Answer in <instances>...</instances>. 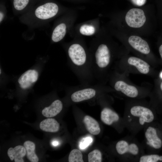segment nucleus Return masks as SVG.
Instances as JSON below:
<instances>
[{"instance_id":"ddd939ff","label":"nucleus","mask_w":162,"mask_h":162,"mask_svg":"<svg viewBox=\"0 0 162 162\" xmlns=\"http://www.w3.org/2000/svg\"><path fill=\"white\" fill-rule=\"evenodd\" d=\"M100 119L105 124L108 125L118 122L119 117L118 114L110 107H105L100 113Z\"/></svg>"},{"instance_id":"c85d7f7f","label":"nucleus","mask_w":162,"mask_h":162,"mask_svg":"<svg viewBox=\"0 0 162 162\" xmlns=\"http://www.w3.org/2000/svg\"><path fill=\"white\" fill-rule=\"evenodd\" d=\"M4 17V14L2 12H0V22H1L2 21Z\"/></svg>"},{"instance_id":"7ed1b4c3","label":"nucleus","mask_w":162,"mask_h":162,"mask_svg":"<svg viewBox=\"0 0 162 162\" xmlns=\"http://www.w3.org/2000/svg\"><path fill=\"white\" fill-rule=\"evenodd\" d=\"M149 13L141 8H131L116 17V27L141 36L148 35Z\"/></svg>"},{"instance_id":"1a4fd4ad","label":"nucleus","mask_w":162,"mask_h":162,"mask_svg":"<svg viewBox=\"0 0 162 162\" xmlns=\"http://www.w3.org/2000/svg\"><path fill=\"white\" fill-rule=\"evenodd\" d=\"M58 11V7L55 3L48 2L38 7L35 10V14L38 18L46 20L56 16Z\"/></svg>"},{"instance_id":"423d86ee","label":"nucleus","mask_w":162,"mask_h":162,"mask_svg":"<svg viewBox=\"0 0 162 162\" xmlns=\"http://www.w3.org/2000/svg\"><path fill=\"white\" fill-rule=\"evenodd\" d=\"M113 69L126 75L130 74L152 76L154 74L152 66L143 59L135 56L125 54L115 62Z\"/></svg>"},{"instance_id":"f3484780","label":"nucleus","mask_w":162,"mask_h":162,"mask_svg":"<svg viewBox=\"0 0 162 162\" xmlns=\"http://www.w3.org/2000/svg\"><path fill=\"white\" fill-rule=\"evenodd\" d=\"M84 123L88 131L92 134L97 135L100 131V128L98 122L91 116L86 115L83 119Z\"/></svg>"},{"instance_id":"bb28decb","label":"nucleus","mask_w":162,"mask_h":162,"mask_svg":"<svg viewBox=\"0 0 162 162\" xmlns=\"http://www.w3.org/2000/svg\"><path fill=\"white\" fill-rule=\"evenodd\" d=\"M52 145L54 146H56L59 144V142L56 140H53L51 142Z\"/></svg>"},{"instance_id":"2eb2a0df","label":"nucleus","mask_w":162,"mask_h":162,"mask_svg":"<svg viewBox=\"0 0 162 162\" xmlns=\"http://www.w3.org/2000/svg\"><path fill=\"white\" fill-rule=\"evenodd\" d=\"M26 152L24 146L18 145L14 148L10 147L8 151L7 154L11 160H14L15 162H24L23 158Z\"/></svg>"},{"instance_id":"c756f323","label":"nucleus","mask_w":162,"mask_h":162,"mask_svg":"<svg viewBox=\"0 0 162 162\" xmlns=\"http://www.w3.org/2000/svg\"><path fill=\"white\" fill-rule=\"evenodd\" d=\"M159 86L160 91L162 92V81L160 83Z\"/></svg>"},{"instance_id":"f8f14e48","label":"nucleus","mask_w":162,"mask_h":162,"mask_svg":"<svg viewBox=\"0 0 162 162\" xmlns=\"http://www.w3.org/2000/svg\"><path fill=\"white\" fill-rule=\"evenodd\" d=\"M147 143L156 149L160 148L162 146V141L158 137L156 129L152 126L148 127L145 132Z\"/></svg>"},{"instance_id":"b1692460","label":"nucleus","mask_w":162,"mask_h":162,"mask_svg":"<svg viewBox=\"0 0 162 162\" xmlns=\"http://www.w3.org/2000/svg\"><path fill=\"white\" fill-rule=\"evenodd\" d=\"M29 1V0H14V7L17 10H22L27 6Z\"/></svg>"},{"instance_id":"f257e3e1","label":"nucleus","mask_w":162,"mask_h":162,"mask_svg":"<svg viewBox=\"0 0 162 162\" xmlns=\"http://www.w3.org/2000/svg\"><path fill=\"white\" fill-rule=\"evenodd\" d=\"M106 37L96 41L89 50L94 79L98 83L108 82L112 65L123 55L129 52L122 45L120 46L111 38Z\"/></svg>"},{"instance_id":"6e6552de","label":"nucleus","mask_w":162,"mask_h":162,"mask_svg":"<svg viewBox=\"0 0 162 162\" xmlns=\"http://www.w3.org/2000/svg\"><path fill=\"white\" fill-rule=\"evenodd\" d=\"M128 104V108L130 114L133 116L138 118L139 122L141 125L153 121L154 116L152 110L142 103L131 102Z\"/></svg>"},{"instance_id":"393cba45","label":"nucleus","mask_w":162,"mask_h":162,"mask_svg":"<svg viewBox=\"0 0 162 162\" xmlns=\"http://www.w3.org/2000/svg\"><path fill=\"white\" fill-rule=\"evenodd\" d=\"M93 141L92 138L90 136H87L83 138L80 142L79 147L80 149L86 148L91 144Z\"/></svg>"},{"instance_id":"aec40b11","label":"nucleus","mask_w":162,"mask_h":162,"mask_svg":"<svg viewBox=\"0 0 162 162\" xmlns=\"http://www.w3.org/2000/svg\"><path fill=\"white\" fill-rule=\"evenodd\" d=\"M24 146L26 152L27 157L28 160L31 162H38L39 158L34 152L35 144L33 142L28 140L24 143Z\"/></svg>"},{"instance_id":"412c9836","label":"nucleus","mask_w":162,"mask_h":162,"mask_svg":"<svg viewBox=\"0 0 162 162\" xmlns=\"http://www.w3.org/2000/svg\"><path fill=\"white\" fill-rule=\"evenodd\" d=\"M69 162H83V156L79 150L74 149L70 152L68 157Z\"/></svg>"},{"instance_id":"20e7f679","label":"nucleus","mask_w":162,"mask_h":162,"mask_svg":"<svg viewBox=\"0 0 162 162\" xmlns=\"http://www.w3.org/2000/svg\"><path fill=\"white\" fill-rule=\"evenodd\" d=\"M127 75L113 69L111 70L108 82L113 91L128 98L138 99L149 95L150 94L149 83L138 86L129 80Z\"/></svg>"},{"instance_id":"39448f33","label":"nucleus","mask_w":162,"mask_h":162,"mask_svg":"<svg viewBox=\"0 0 162 162\" xmlns=\"http://www.w3.org/2000/svg\"><path fill=\"white\" fill-rule=\"evenodd\" d=\"M112 32L129 52L146 60L152 66L154 64V59L149 43L142 36L118 27Z\"/></svg>"},{"instance_id":"4be33fe9","label":"nucleus","mask_w":162,"mask_h":162,"mask_svg":"<svg viewBox=\"0 0 162 162\" xmlns=\"http://www.w3.org/2000/svg\"><path fill=\"white\" fill-rule=\"evenodd\" d=\"M89 162H101L102 161V154L100 151L98 149H94L88 154Z\"/></svg>"},{"instance_id":"5701e85b","label":"nucleus","mask_w":162,"mask_h":162,"mask_svg":"<svg viewBox=\"0 0 162 162\" xmlns=\"http://www.w3.org/2000/svg\"><path fill=\"white\" fill-rule=\"evenodd\" d=\"M162 160V156L156 154H151L141 156L140 159V162H156Z\"/></svg>"},{"instance_id":"a878e982","label":"nucleus","mask_w":162,"mask_h":162,"mask_svg":"<svg viewBox=\"0 0 162 162\" xmlns=\"http://www.w3.org/2000/svg\"><path fill=\"white\" fill-rule=\"evenodd\" d=\"M131 1L134 5L138 6H141L146 3V0H131Z\"/></svg>"},{"instance_id":"cd10ccee","label":"nucleus","mask_w":162,"mask_h":162,"mask_svg":"<svg viewBox=\"0 0 162 162\" xmlns=\"http://www.w3.org/2000/svg\"><path fill=\"white\" fill-rule=\"evenodd\" d=\"M158 50L161 58L162 60V44L159 46Z\"/></svg>"},{"instance_id":"4468645a","label":"nucleus","mask_w":162,"mask_h":162,"mask_svg":"<svg viewBox=\"0 0 162 162\" xmlns=\"http://www.w3.org/2000/svg\"><path fill=\"white\" fill-rule=\"evenodd\" d=\"M62 102L59 100L53 101L49 106L45 107L42 111L43 116L47 118L53 117L59 114L63 108Z\"/></svg>"},{"instance_id":"a211bd4d","label":"nucleus","mask_w":162,"mask_h":162,"mask_svg":"<svg viewBox=\"0 0 162 162\" xmlns=\"http://www.w3.org/2000/svg\"><path fill=\"white\" fill-rule=\"evenodd\" d=\"M98 25L92 22L84 23L80 25L78 32L81 35L91 36L95 34L98 31Z\"/></svg>"},{"instance_id":"dca6fc26","label":"nucleus","mask_w":162,"mask_h":162,"mask_svg":"<svg viewBox=\"0 0 162 162\" xmlns=\"http://www.w3.org/2000/svg\"><path fill=\"white\" fill-rule=\"evenodd\" d=\"M40 128L43 131L52 133L56 132L59 129V124L55 119L48 118L41 121Z\"/></svg>"},{"instance_id":"0eeeda50","label":"nucleus","mask_w":162,"mask_h":162,"mask_svg":"<svg viewBox=\"0 0 162 162\" xmlns=\"http://www.w3.org/2000/svg\"><path fill=\"white\" fill-rule=\"evenodd\" d=\"M72 88L73 91L70 95V99L74 103L91 99L99 93L113 92L109 86L99 83L94 85L81 84L73 86Z\"/></svg>"},{"instance_id":"9b49d317","label":"nucleus","mask_w":162,"mask_h":162,"mask_svg":"<svg viewBox=\"0 0 162 162\" xmlns=\"http://www.w3.org/2000/svg\"><path fill=\"white\" fill-rule=\"evenodd\" d=\"M116 149L119 154L128 153L133 155H137L139 152L138 146L135 143H129L124 140L118 141L116 145Z\"/></svg>"},{"instance_id":"f03ea898","label":"nucleus","mask_w":162,"mask_h":162,"mask_svg":"<svg viewBox=\"0 0 162 162\" xmlns=\"http://www.w3.org/2000/svg\"><path fill=\"white\" fill-rule=\"evenodd\" d=\"M68 53L73 72L82 84H91L94 77L90 52L82 42L74 40L69 45Z\"/></svg>"},{"instance_id":"9d476101","label":"nucleus","mask_w":162,"mask_h":162,"mask_svg":"<svg viewBox=\"0 0 162 162\" xmlns=\"http://www.w3.org/2000/svg\"><path fill=\"white\" fill-rule=\"evenodd\" d=\"M38 77V71L34 69H30L23 73L18 79V82L21 88L26 89L37 80Z\"/></svg>"},{"instance_id":"7c9ffc66","label":"nucleus","mask_w":162,"mask_h":162,"mask_svg":"<svg viewBox=\"0 0 162 162\" xmlns=\"http://www.w3.org/2000/svg\"><path fill=\"white\" fill-rule=\"evenodd\" d=\"M160 77L162 79V71L160 73Z\"/></svg>"},{"instance_id":"6ab92c4d","label":"nucleus","mask_w":162,"mask_h":162,"mask_svg":"<svg viewBox=\"0 0 162 162\" xmlns=\"http://www.w3.org/2000/svg\"><path fill=\"white\" fill-rule=\"evenodd\" d=\"M67 31V26L64 23H62L57 25L53 31L52 39L55 42H58L65 36Z\"/></svg>"},{"instance_id":"2f4dec72","label":"nucleus","mask_w":162,"mask_h":162,"mask_svg":"<svg viewBox=\"0 0 162 162\" xmlns=\"http://www.w3.org/2000/svg\"><path fill=\"white\" fill-rule=\"evenodd\" d=\"M0 74H1V69H0Z\"/></svg>"}]
</instances>
